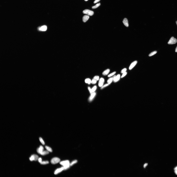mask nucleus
I'll list each match as a JSON object with an SVG mask.
<instances>
[{"instance_id": "7ed1b4c3", "label": "nucleus", "mask_w": 177, "mask_h": 177, "mask_svg": "<svg viewBox=\"0 0 177 177\" xmlns=\"http://www.w3.org/2000/svg\"><path fill=\"white\" fill-rule=\"evenodd\" d=\"M167 27L172 28L177 31V19H171L167 21L166 23Z\"/></svg>"}, {"instance_id": "39448f33", "label": "nucleus", "mask_w": 177, "mask_h": 177, "mask_svg": "<svg viewBox=\"0 0 177 177\" xmlns=\"http://www.w3.org/2000/svg\"><path fill=\"white\" fill-rule=\"evenodd\" d=\"M169 2H175L176 1V0H169Z\"/></svg>"}, {"instance_id": "20e7f679", "label": "nucleus", "mask_w": 177, "mask_h": 177, "mask_svg": "<svg viewBox=\"0 0 177 177\" xmlns=\"http://www.w3.org/2000/svg\"><path fill=\"white\" fill-rule=\"evenodd\" d=\"M169 163L172 166L177 168V157L172 158L169 161Z\"/></svg>"}, {"instance_id": "f257e3e1", "label": "nucleus", "mask_w": 177, "mask_h": 177, "mask_svg": "<svg viewBox=\"0 0 177 177\" xmlns=\"http://www.w3.org/2000/svg\"><path fill=\"white\" fill-rule=\"evenodd\" d=\"M94 55L93 52L91 51L85 52L81 55H79L77 57L79 61L89 62L93 61Z\"/></svg>"}, {"instance_id": "f03ea898", "label": "nucleus", "mask_w": 177, "mask_h": 177, "mask_svg": "<svg viewBox=\"0 0 177 177\" xmlns=\"http://www.w3.org/2000/svg\"><path fill=\"white\" fill-rule=\"evenodd\" d=\"M177 39V31H168L165 36L166 43L168 45L172 44Z\"/></svg>"}, {"instance_id": "423d86ee", "label": "nucleus", "mask_w": 177, "mask_h": 177, "mask_svg": "<svg viewBox=\"0 0 177 177\" xmlns=\"http://www.w3.org/2000/svg\"><path fill=\"white\" fill-rule=\"evenodd\" d=\"M176 177H177V174L176 175Z\"/></svg>"}]
</instances>
